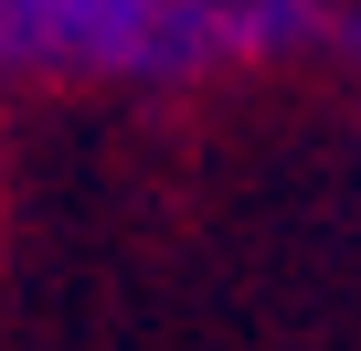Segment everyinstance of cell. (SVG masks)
<instances>
[{"mask_svg": "<svg viewBox=\"0 0 361 351\" xmlns=\"http://www.w3.org/2000/svg\"><path fill=\"white\" fill-rule=\"evenodd\" d=\"M319 11L287 0H0V64L11 75H202L213 54H287Z\"/></svg>", "mask_w": 361, "mask_h": 351, "instance_id": "6da1fadb", "label": "cell"}, {"mask_svg": "<svg viewBox=\"0 0 361 351\" xmlns=\"http://www.w3.org/2000/svg\"><path fill=\"white\" fill-rule=\"evenodd\" d=\"M350 43H361V22H350Z\"/></svg>", "mask_w": 361, "mask_h": 351, "instance_id": "7a4b0ae2", "label": "cell"}]
</instances>
